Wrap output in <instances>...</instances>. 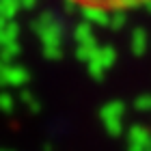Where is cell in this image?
<instances>
[{
	"label": "cell",
	"instance_id": "obj_1",
	"mask_svg": "<svg viewBox=\"0 0 151 151\" xmlns=\"http://www.w3.org/2000/svg\"><path fill=\"white\" fill-rule=\"evenodd\" d=\"M65 2L91 13H121L151 6V0H65Z\"/></svg>",
	"mask_w": 151,
	"mask_h": 151
}]
</instances>
